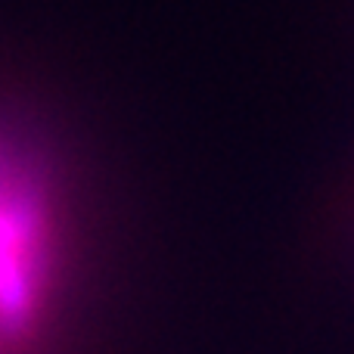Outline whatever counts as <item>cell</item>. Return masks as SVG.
Returning a JSON list of instances; mask_svg holds the SVG:
<instances>
[{"label":"cell","mask_w":354,"mask_h":354,"mask_svg":"<svg viewBox=\"0 0 354 354\" xmlns=\"http://www.w3.org/2000/svg\"><path fill=\"white\" fill-rule=\"evenodd\" d=\"M53 268L50 202L35 174L0 153V342H25Z\"/></svg>","instance_id":"obj_1"}]
</instances>
